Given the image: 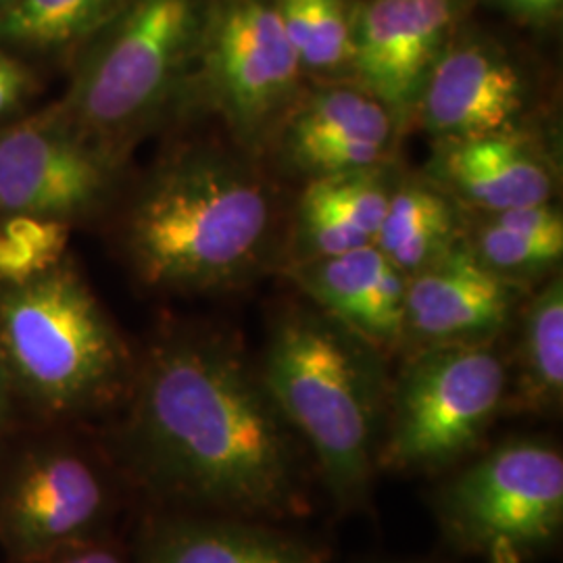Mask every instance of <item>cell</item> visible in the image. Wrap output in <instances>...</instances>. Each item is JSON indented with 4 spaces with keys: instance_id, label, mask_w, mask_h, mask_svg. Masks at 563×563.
I'll return each mask as SVG.
<instances>
[{
    "instance_id": "cell-1",
    "label": "cell",
    "mask_w": 563,
    "mask_h": 563,
    "mask_svg": "<svg viewBox=\"0 0 563 563\" xmlns=\"http://www.w3.org/2000/svg\"><path fill=\"white\" fill-rule=\"evenodd\" d=\"M302 446L234 342L180 328L142 363L120 451L172 511L276 522L307 509Z\"/></svg>"
},
{
    "instance_id": "cell-2",
    "label": "cell",
    "mask_w": 563,
    "mask_h": 563,
    "mask_svg": "<svg viewBox=\"0 0 563 563\" xmlns=\"http://www.w3.org/2000/svg\"><path fill=\"white\" fill-rule=\"evenodd\" d=\"M276 209L260 174L216 146L163 162L132 202L123 246L142 284L167 292L236 286L262 265Z\"/></svg>"
},
{
    "instance_id": "cell-3",
    "label": "cell",
    "mask_w": 563,
    "mask_h": 563,
    "mask_svg": "<svg viewBox=\"0 0 563 563\" xmlns=\"http://www.w3.org/2000/svg\"><path fill=\"white\" fill-rule=\"evenodd\" d=\"M263 384L311 451L341 509H360L378 470L388 393L380 351L323 311L290 309L263 353Z\"/></svg>"
},
{
    "instance_id": "cell-4",
    "label": "cell",
    "mask_w": 563,
    "mask_h": 563,
    "mask_svg": "<svg viewBox=\"0 0 563 563\" xmlns=\"http://www.w3.org/2000/svg\"><path fill=\"white\" fill-rule=\"evenodd\" d=\"M0 362L15 402L46 423L99 411L130 374L115 323L65 262L32 280L0 284Z\"/></svg>"
},
{
    "instance_id": "cell-5",
    "label": "cell",
    "mask_w": 563,
    "mask_h": 563,
    "mask_svg": "<svg viewBox=\"0 0 563 563\" xmlns=\"http://www.w3.org/2000/svg\"><path fill=\"white\" fill-rule=\"evenodd\" d=\"M202 0H125L86 51L55 107L121 159L125 144L180 95L197 59Z\"/></svg>"
},
{
    "instance_id": "cell-6",
    "label": "cell",
    "mask_w": 563,
    "mask_h": 563,
    "mask_svg": "<svg viewBox=\"0 0 563 563\" xmlns=\"http://www.w3.org/2000/svg\"><path fill=\"white\" fill-rule=\"evenodd\" d=\"M509 386L493 342L416 349L388 393L378 467L430 472L472 455L504 411Z\"/></svg>"
},
{
    "instance_id": "cell-7",
    "label": "cell",
    "mask_w": 563,
    "mask_h": 563,
    "mask_svg": "<svg viewBox=\"0 0 563 563\" xmlns=\"http://www.w3.org/2000/svg\"><path fill=\"white\" fill-rule=\"evenodd\" d=\"M434 514L463 553L493 563L537 555L562 532V449L537 437L493 446L439 488Z\"/></svg>"
},
{
    "instance_id": "cell-8",
    "label": "cell",
    "mask_w": 563,
    "mask_h": 563,
    "mask_svg": "<svg viewBox=\"0 0 563 563\" xmlns=\"http://www.w3.org/2000/svg\"><path fill=\"white\" fill-rule=\"evenodd\" d=\"M199 92L234 141L257 151L301 95V63L274 0H209L202 13Z\"/></svg>"
},
{
    "instance_id": "cell-9",
    "label": "cell",
    "mask_w": 563,
    "mask_h": 563,
    "mask_svg": "<svg viewBox=\"0 0 563 563\" xmlns=\"http://www.w3.org/2000/svg\"><path fill=\"white\" fill-rule=\"evenodd\" d=\"M118 505L111 470L88 444L48 434L0 467V549L32 563L107 534Z\"/></svg>"
},
{
    "instance_id": "cell-10",
    "label": "cell",
    "mask_w": 563,
    "mask_h": 563,
    "mask_svg": "<svg viewBox=\"0 0 563 563\" xmlns=\"http://www.w3.org/2000/svg\"><path fill=\"white\" fill-rule=\"evenodd\" d=\"M121 159L53 104L0 130V209L71 222L107 201Z\"/></svg>"
},
{
    "instance_id": "cell-11",
    "label": "cell",
    "mask_w": 563,
    "mask_h": 563,
    "mask_svg": "<svg viewBox=\"0 0 563 563\" xmlns=\"http://www.w3.org/2000/svg\"><path fill=\"white\" fill-rule=\"evenodd\" d=\"M460 0H367L353 11V74L405 123L453 38Z\"/></svg>"
},
{
    "instance_id": "cell-12",
    "label": "cell",
    "mask_w": 563,
    "mask_h": 563,
    "mask_svg": "<svg viewBox=\"0 0 563 563\" xmlns=\"http://www.w3.org/2000/svg\"><path fill=\"white\" fill-rule=\"evenodd\" d=\"M401 123L360 84H320L299 95L280 123L286 163L313 178L378 167Z\"/></svg>"
},
{
    "instance_id": "cell-13",
    "label": "cell",
    "mask_w": 563,
    "mask_h": 563,
    "mask_svg": "<svg viewBox=\"0 0 563 563\" xmlns=\"http://www.w3.org/2000/svg\"><path fill=\"white\" fill-rule=\"evenodd\" d=\"M518 292L460 241L407 276L405 341L416 349L493 342L511 322Z\"/></svg>"
},
{
    "instance_id": "cell-14",
    "label": "cell",
    "mask_w": 563,
    "mask_h": 563,
    "mask_svg": "<svg viewBox=\"0 0 563 563\" xmlns=\"http://www.w3.org/2000/svg\"><path fill=\"white\" fill-rule=\"evenodd\" d=\"M528 101L522 71L488 42H449L423 86L416 113L439 141L516 128Z\"/></svg>"
},
{
    "instance_id": "cell-15",
    "label": "cell",
    "mask_w": 563,
    "mask_h": 563,
    "mask_svg": "<svg viewBox=\"0 0 563 563\" xmlns=\"http://www.w3.org/2000/svg\"><path fill=\"white\" fill-rule=\"evenodd\" d=\"M290 278L320 311L378 351L405 342L407 276L374 242L342 255L299 260Z\"/></svg>"
},
{
    "instance_id": "cell-16",
    "label": "cell",
    "mask_w": 563,
    "mask_h": 563,
    "mask_svg": "<svg viewBox=\"0 0 563 563\" xmlns=\"http://www.w3.org/2000/svg\"><path fill=\"white\" fill-rule=\"evenodd\" d=\"M434 174L444 192L484 213L551 202L555 192L553 167L518 128L441 141Z\"/></svg>"
},
{
    "instance_id": "cell-17",
    "label": "cell",
    "mask_w": 563,
    "mask_h": 563,
    "mask_svg": "<svg viewBox=\"0 0 563 563\" xmlns=\"http://www.w3.org/2000/svg\"><path fill=\"white\" fill-rule=\"evenodd\" d=\"M136 563H328L320 544L272 522L169 511L142 532Z\"/></svg>"
},
{
    "instance_id": "cell-18",
    "label": "cell",
    "mask_w": 563,
    "mask_h": 563,
    "mask_svg": "<svg viewBox=\"0 0 563 563\" xmlns=\"http://www.w3.org/2000/svg\"><path fill=\"white\" fill-rule=\"evenodd\" d=\"M393 195L386 165L309 181L297 213L301 260L342 255L376 241Z\"/></svg>"
},
{
    "instance_id": "cell-19",
    "label": "cell",
    "mask_w": 563,
    "mask_h": 563,
    "mask_svg": "<svg viewBox=\"0 0 563 563\" xmlns=\"http://www.w3.org/2000/svg\"><path fill=\"white\" fill-rule=\"evenodd\" d=\"M462 241L455 201L439 184L409 180L393 186L374 244L405 276L439 260Z\"/></svg>"
},
{
    "instance_id": "cell-20",
    "label": "cell",
    "mask_w": 563,
    "mask_h": 563,
    "mask_svg": "<svg viewBox=\"0 0 563 563\" xmlns=\"http://www.w3.org/2000/svg\"><path fill=\"white\" fill-rule=\"evenodd\" d=\"M523 411H555L563 399V282L551 278L523 309L518 376L507 399Z\"/></svg>"
},
{
    "instance_id": "cell-21",
    "label": "cell",
    "mask_w": 563,
    "mask_h": 563,
    "mask_svg": "<svg viewBox=\"0 0 563 563\" xmlns=\"http://www.w3.org/2000/svg\"><path fill=\"white\" fill-rule=\"evenodd\" d=\"M125 0H9L0 7V41L57 51L97 36Z\"/></svg>"
},
{
    "instance_id": "cell-22",
    "label": "cell",
    "mask_w": 563,
    "mask_h": 563,
    "mask_svg": "<svg viewBox=\"0 0 563 563\" xmlns=\"http://www.w3.org/2000/svg\"><path fill=\"white\" fill-rule=\"evenodd\" d=\"M302 71H353V11L344 0H274Z\"/></svg>"
},
{
    "instance_id": "cell-23",
    "label": "cell",
    "mask_w": 563,
    "mask_h": 563,
    "mask_svg": "<svg viewBox=\"0 0 563 563\" xmlns=\"http://www.w3.org/2000/svg\"><path fill=\"white\" fill-rule=\"evenodd\" d=\"M465 244L484 267L518 286L520 282L551 272L563 255V241L528 234L499 222L490 213L484 216L474 239Z\"/></svg>"
},
{
    "instance_id": "cell-24",
    "label": "cell",
    "mask_w": 563,
    "mask_h": 563,
    "mask_svg": "<svg viewBox=\"0 0 563 563\" xmlns=\"http://www.w3.org/2000/svg\"><path fill=\"white\" fill-rule=\"evenodd\" d=\"M69 223L11 213L0 220V284L32 280L65 262Z\"/></svg>"
},
{
    "instance_id": "cell-25",
    "label": "cell",
    "mask_w": 563,
    "mask_h": 563,
    "mask_svg": "<svg viewBox=\"0 0 563 563\" xmlns=\"http://www.w3.org/2000/svg\"><path fill=\"white\" fill-rule=\"evenodd\" d=\"M34 92L30 71L0 53V121L15 115Z\"/></svg>"
},
{
    "instance_id": "cell-26",
    "label": "cell",
    "mask_w": 563,
    "mask_h": 563,
    "mask_svg": "<svg viewBox=\"0 0 563 563\" xmlns=\"http://www.w3.org/2000/svg\"><path fill=\"white\" fill-rule=\"evenodd\" d=\"M32 563H128L120 547L109 541V537H99L92 541L71 544L57 553Z\"/></svg>"
},
{
    "instance_id": "cell-27",
    "label": "cell",
    "mask_w": 563,
    "mask_h": 563,
    "mask_svg": "<svg viewBox=\"0 0 563 563\" xmlns=\"http://www.w3.org/2000/svg\"><path fill=\"white\" fill-rule=\"evenodd\" d=\"M499 2L511 13L532 21L551 20L562 7V0H499Z\"/></svg>"
},
{
    "instance_id": "cell-28",
    "label": "cell",
    "mask_w": 563,
    "mask_h": 563,
    "mask_svg": "<svg viewBox=\"0 0 563 563\" xmlns=\"http://www.w3.org/2000/svg\"><path fill=\"white\" fill-rule=\"evenodd\" d=\"M13 409H15V397H13V390H11V384L9 378L4 374V367L0 362V441L4 439L11 420H13Z\"/></svg>"
},
{
    "instance_id": "cell-29",
    "label": "cell",
    "mask_w": 563,
    "mask_h": 563,
    "mask_svg": "<svg viewBox=\"0 0 563 563\" xmlns=\"http://www.w3.org/2000/svg\"><path fill=\"white\" fill-rule=\"evenodd\" d=\"M4 2H9V0H0V7H2V4H4Z\"/></svg>"
},
{
    "instance_id": "cell-30",
    "label": "cell",
    "mask_w": 563,
    "mask_h": 563,
    "mask_svg": "<svg viewBox=\"0 0 563 563\" xmlns=\"http://www.w3.org/2000/svg\"><path fill=\"white\" fill-rule=\"evenodd\" d=\"M2 218H4V216H2V209H0V220H2Z\"/></svg>"
}]
</instances>
